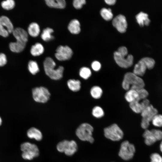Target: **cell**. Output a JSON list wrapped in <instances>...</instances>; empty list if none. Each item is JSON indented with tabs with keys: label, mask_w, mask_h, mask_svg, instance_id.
I'll return each mask as SVG.
<instances>
[{
	"label": "cell",
	"mask_w": 162,
	"mask_h": 162,
	"mask_svg": "<svg viewBox=\"0 0 162 162\" xmlns=\"http://www.w3.org/2000/svg\"><path fill=\"white\" fill-rule=\"evenodd\" d=\"M151 162H162V157L158 153H154L150 156Z\"/></svg>",
	"instance_id": "d590c367"
},
{
	"label": "cell",
	"mask_w": 162,
	"mask_h": 162,
	"mask_svg": "<svg viewBox=\"0 0 162 162\" xmlns=\"http://www.w3.org/2000/svg\"><path fill=\"white\" fill-rule=\"evenodd\" d=\"M145 83L143 80L133 72L126 73L122 82V87L125 90L130 89L136 90L144 88Z\"/></svg>",
	"instance_id": "7a4b0ae2"
},
{
	"label": "cell",
	"mask_w": 162,
	"mask_h": 162,
	"mask_svg": "<svg viewBox=\"0 0 162 162\" xmlns=\"http://www.w3.org/2000/svg\"><path fill=\"white\" fill-rule=\"evenodd\" d=\"M136 18L137 22L141 27L148 26L150 22L148 15L143 12H140L137 14L136 16Z\"/></svg>",
	"instance_id": "2e32d148"
},
{
	"label": "cell",
	"mask_w": 162,
	"mask_h": 162,
	"mask_svg": "<svg viewBox=\"0 0 162 162\" xmlns=\"http://www.w3.org/2000/svg\"><path fill=\"white\" fill-rule=\"evenodd\" d=\"M157 141L162 139V131L159 129H152L151 130Z\"/></svg>",
	"instance_id": "8d00e7d4"
},
{
	"label": "cell",
	"mask_w": 162,
	"mask_h": 162,
	"mask_svg": "<svg viewBox=\"0 0 162 162\" xmlns=\"http://www.w3.org/2000/svg\"><path fill=\"white\" fill-rule=\"evenodd\" d=\"M102 93V90L99 86H94L91 89V94L92 96L94 99L100 98L101 97Z\"/></svg>",
	"instance_id": "4316f807"
},
{
	"label": "cell",
	"mask_w": 162,
	"mask_h": 162,
	"mask_svg": "<svg viewBox=\"0 0 162 162\" xmlns=\"http://www.w3.org/2000/svg\"><path fill=\"white\" fill-rule=\"evenodd\" d=\"M114 58L117 64L122 68H128L133 64L134 57L131 54L123 55L116 51L114 53Z\"/></svg>",
	"instance_id": "30bf717a"
},
{
	"label": "cell",
	"mask_w": 162,
	"mask_h": 162,
	"mask_svg": "<svg viewBox=\"0 0 162 162\" xmlns=\"http://www.w3.org/2000/svg\"><path fill=\"white\" fill-rule=\"evenodd\" d=\"M125 98L127 101L131 103L138 98V94L137 90L130 89L127 90L125 94Z\"/></svg>",
	"instance_id": "603a6c76"
},
{
	"label": "cell",
	"mask_w": 162,
	"mask_h": 162,
	"mask_svg": "<svg viewBox=\"0 0 162 162\" xmlns=\"http://www.w3.org/2000/svg\"><path fill=\"white\" fill-rule=\"evenodd\" d=\"M79 74L80 76L82 78L87 79L91 76L92 73L89 68L83 67L80 69Z\"/></svg>",
	"instance_id": "1f68e13d"
},
{
	"label": "cell",
	"mask_w": 162,
	"mask_h": 162,
	"mask_svg": "<svg viewBox=\"0 0 162 162\" xmlns=\"http://www.w3.org/2000/svg\"><path fill=\"white\" fill-rule=\"evenodd\" d=\"M68 28L72 34H79L81 30L79 22L76 19L71 20L69 24Z\"/></svg>",
	"instance_id": "44dd1931"
},
{
	"label": "cell",
	"mask_w": 162,
	"mask_h": 162,
	"mask_svg": "<svg viewBox=\"0 0 162 162\" xmlns=\"http://www.w3.org/2000/svg\"><path fill=\"white\" fill-rule=\"evenodd\" d=\"M53 32V30L50 28L47 27L43 30L41 34V38L44 41H48L54 38L51 34Z\"/></svg>",
	"instance_id": "484cf974"
},
{
	"label": "cell",
	"mask_w": 162,
	"mask_h": 162,
	"mask_svg": "<svg viewBox=\"0 0 162 162\" xmlns=\"http://www.w3.org/2000/svg\"><path fill=\"white\" fill-rule=\"evenodd\" d=\"M56 66L55 62L50 57H47L44 61V68L46 75L52 79L58 80L63 76L64 68L62 66H59L55 69Z\"/></svg>",
	"instance_id": "3957f363"
},
{
	"label": "cell",
	"mask_w": 162,
	"mask_h": 162,
	"mask_svg": "<svg viewBox=\"0 0 162 162\" xmlns=\"http://www.w3.org/2000/svg\"><path fill=\"white\" fill-rule=\"evenodd\" d=\"M20 149L22 152V157L25 160H32L39 155V148L35 144L24 142L21 145Z\"/></svg>",
	"instance_id": "5b68a950"
},
{
	"label": "cell",
	"mask_w": 162,
	"mask_h": 162,
	"mask_svg": "<svg viewBox=\"0 0 162 162\" xmlns=\"http://www.w3.org/2000/svg\"><path fill=\"white\" fill-rule=\"evenodd\" d=\"M15 2L13 0H7L2 1L1 6L4 9L9 10L13 9L15 7Z\"/></svg>",
	"instance_id": "d6a6232c"
},
{
	"label": "cell",
	"mask_w": 162,
	"mask_h": 162,
	"mask_svg": "<svg viewBox=\"0 0 162 162\" xmlns=\"http://www.w3.org/2000/svg\"><path fill=\"white\" fill-rule=\"evenodd\" d=\"M93 127L90 124L84 123L80 125L76 130V134L78 138L84 141L93 143L94 139L92 136Z\"/></svg>",
	"instance_id": "277c9868"
},
{
	"label": "cell",
	"mask_w": 162,
	"mask_h": 162,
	"mask_svg": "<svg viewBox=\"0 0 162 162\" xmlns=\"http://www.w3.org/2000/svg\"><path fill=\"white\" fill-rule=\"evenodd\" d=\"M142 136L144 139V142L147 146L152 145L157 141L151 130H145Z\"/></svg>",
	"instance_id": "d6986e66"
},
{
	"label": "cell",
	"mask_w": 162,
	"mask_h": 162,
	"mask_svg": "<svg viewBox=\"0 0 162 162\" xmlns=\"http://www.w3.org/2000/svg\"><path fill=\"white\" fill-rule=\"evenodd\" d=\"M12 33L16 40L15 42H12L10 43V49L13 52H21L25 48L28 41L27 33L24 29L18 27L14 29Z\"/></svg>",
	"instance_id": "6da1fadb"
},
{
	"label": "cell",
	"mask_w": 162,
	"mask_h": 162,
	"mask_svg": "<svg viewBox=\"0 0 162 162\" xmlns=\"http://www.w3.org/2000/svg\"><path fill=\"white\" fill-rule=\"evenodd\" d=\"M86 3V1L85 0H74L73 2V5L76 9H80Z\"/></svg>",
	"instance_id": "74e56055"
},
{
	"label": "cell",
	"mask_w": 162,
	"mask_h": 162,
	"mask_svg": "<svg viewBox=\"0 0 162 162\" xmlns=\"http://www.w3.org/2000/svg\"><path fill=\"white\" fill-rule=\"evenodd\" d=\"M92 114L95 117L100 118L104 115V112L103 109L100 106H96L94 107L92 110Z\"/></svg>",
	"instance_id": "4dcf8cb0"
},
{
	"label": "cell",
	"mask_w": 162,
	"mask_h": 162,
	"mask_svg": "<svg viewBox=\"0 0 162 162\" xmlns=\"http://www.w3.org/2000/svg\"><path fill=\"white\" fill-rule=\"evenodd\" d=\"M28 68L29 72L33 75L36 74L39 70L37 62L33 60H30L28 62Z\"/></svg>",
	"instance_id": "f1b7e54d"
},
{
	"label": "cell",
	"mask_w": 162,
	"mask_h": 162,
	"mask_svg": "<svg viewBox=\"0 0 162 162\" xmlns=\"http://www.w3.org/2000/svg\"><path fill=\"white\" fill-rule=\"evenodd\" d=\"M151 122L153 125L157 127H162V115L157 114L152 118Z\"/></svg>",
	"instance_id": "836d02e7"
},
{
	"label": "cell",
	"mask_w": 162,
	"mask_h": 162,
	"mask_svg": "<svg viewBox=\"0 0 162 162\" xmlns=\"http://www.w3.org/2000/svg\"><path fill=\"white\" fill-rule=\"evenodd\" d=\"M137 91L138 94V97L136 100H141L146 99L148 95V92L144 88L137 90Z\"/></svg>",
	"instance_id": "e575fe53"
},
{
	"label": "cell",
	"mask_w": 162,
	"mask_h": 162,
	"mask_svg": "<svg viewBox=\"0 0 162 162\" xmlns=\"http://www.w3.org/2000/svg\"><path fill=\"white\" fill-rule=\"evenodd\" d=\"M160 151L162 152V141L161 142L160 145Z\"/></svg>",
	"instance_id": "7bdbcfd3"
},
{
	"label": "cell",
	"mask_w": 162,
	"mask_h": 162,
	"mask_svg": "<svg viewBox=\"0 0 162 162\" xmlns=\"http://www.w3.org/2000/svg\"><path fill=\"white\" fill-rule=\"evenodd\" d=\"M104 135L106 138L113 141H119L124 136L123 131L116 124H112L104 130Z\"/></svg>",
	"instance_id": "8992f818"
},
{
	"label": "cell",
	"mask_w": 162,
	"mask_h": 162,
	"mask_svg": "<svg viewBox=\"0 0 162 162\" xmlns=\"http://www.w3.org/2000/svg\"><path fill=\"white\" fill-rule=\"evenodd\" d=\"M116 1V0H105V2L108 4L113 5L114 4Z\"/></svg>",
	"instance_id": "b9f144b4"
},
{
	"label": "cell",
	"mask_w": 162,
	"mask_h": 162,
	"mask_svg": "<svg viewBox=\"0 0 162 162\" xmlns=\"http://www.w3.org/2000/svg\"><path fill=\"white\" fill-rule=\"evenodd\" d=\"M140 113L142 118V120L150 122L153 117L158 113V111L153 106L150 104Z\"/></svg>",
	"instance_id": "9a60e30c"
},
{
	"label": "cell",
	"mask_w": 162,
	"mask_h": 162,
	"mask_svg": "<svg viewBox=\"0 0 162 162\" xmlns=\"http://www.w3.org/2000/svg\"><path fill=\"white\" fill-rule=\"evenodd\" d=\"M120 54L124 56H127L128 54V51L126 47L124 46H122L119 47L118 51H117Z\"/></svg>",
	"instance_id": "60d3db41"
},
{
	"label": "cell",
	"mask_w": 162,
	"mask_h": 162,
	"mask_svg": "<svg viewBox=\"0 0 162 162\" xmlns=\"http://www.w3.org/2000/svg\"><path fill=\"white\" fill-rule=\"evenodd\" d=\"M13 25L7 16H2L0 17V35L4 37L8 36L14 30Z\"/></svg>",
	"instance_id": "8fae6325"
},
{
	"label": "cell",
	"mask_w": 162,
	"mask_h": 162,
	"mask_svg": "<svg viewBox=\"0 0 162 162\" xmlns=\"http://www.w3.org/2000/svg\"><path fill=\"white\" fill-rule=\"evenodd\" d=\"M92 69L95 71H98L101 67L100 63L97 61H94L92 62L91 65Z\"/></svg>",
	"instance_id": "f35d334b"
},
{
	"label": "cell",
	"mask_w": 162,
	"mask_h": 162,
	"mask_svg": "<svg viewBox=\"0 0 162 162\" xmlns=\"http://www.w3.org/2000/svg\"><path fill=\"white\" fill-rule=\"evenodd\" d=\"M100 14L103 18L106 21L110 20L112 18L113 16L110 8L107 9L103 8L101 10Z\"/></svg>",
	"instance_id": "83f0119b"
},
{
	"label": "cell",
	"mask_w": 162,
	"mask_h": 162,
	"mask_svg": "<svg viewBox=\"0 0 162 162\" xmlns=\"http://www.w3.org/2000/svg\"><path fill=\"white\" fill-rule=\"evenodd\" d=\"M29 34L33 37L38 36L40 32V28L39 25L36 22H32L29 25L28 28Z\"/></svg>",
	"instance_id": "7402d4cb"
},
{
	"label": "cell",
	"mask_w": 162,
	"mask_h": 162,
	"mask_svg": "<svg viewBox=\"0 0 162 162\" xmlns=\"http://www.w3.org/2000/svg\"><path fill=\"white\" fill-rule=\"evenodd\" d=\"M141 60L143 62L147 69H151L154 67L155 62L153 58L149 57H145L142 58Z\"/></svg>",
	"instance_id": "f546056e"
},
{
	"label": "cell",
	"mask_w": 162,
	"mask_h": 162,
	"mask_svg": "<svg viewBox=\"0 0 162 162\" xmlns=\"http://www.w3.org/2000/svg\"><path fill=\"white\" fill-rule=\"evenodd\" d=\"M45 1L47 5L51 8L63 9L66 5V3L64 0H46Z\"/></svg>",
	"instance_id": "ffe728a7"
},
{
	"label": "cell",
	"mask_w": 162,
	"mask_h": 162,
	"mask_svg": "<svg viewBox=\"0 0 162 162\" xmlns=\"http://www.w3.org/2000/svg\"><path fill=\"white\" fill-rule=\"evenodd\" d=\"M44 50L43 45L40 43H37L32 46L30 52L33 56H38L42 54Z\"/></svg>",
	"instance_id": "cb8c5ba5"
},
{
	"label": "cell",
	"mask_w": 162,
	"mask_h": 162,
	"mask_svg": "<svg viewBox=\"0 0 162 162\" xmlns=\"http://www.w3.org/2000/svg\"><path fill=\"white\" fill-rule=\"evenodd\" d=\"M67 85L69 88L73 92L79 91L81 88V83L78 80L70 79L68 81Z\"/></svg>",
	"instance_id": "d4e9b609"
},
{
	"label": "cell",
	"mask_w": 162,
	"mask_h": 162,
	"mask_svg": "<svg viewBox=\"0 0 162 162\" xmlns=\"http://www.w3.org/2000/svg\"><path fill=\"white\" fill-rule=\"evenodd\" d=\"M150 104L149 100L146 98L141 100H136L130 103L129 106L134 112L139 113Z\"/></svg>",
	"instance_id": "5bb4252c"
},
{
	"label": "cell",
	"mask_w": 162,
	"mask_h": 162,
	"mask_svg": "<svg viewBox=\"0 0 162 162\" xmlns=\"http://www.w3.org/2000/svg\"><path fill=\"white\" fill-rule=\"evenodd\" d=\"M57 150L64 153L68 156H71L77 151L78 146L76 142L74 140H65L59 142L56 146Z\"/></svg>",
	"instance_id": "52a82bcc"
},
{
	"label": "cell",
	"mask_w": 162,
	"mask_h": 162,
	"mask_svg": "<svg viewBox=\"0 0 162 162\" xmlns=\"http://www.w3.org/2000/svg\"><path fill=\"white\" fill-rule=\"evenodd\" d=\"M113 26L120 32H125L127 28V23L125 16L122 14L116 16L113 20Z\"/></svg>",
	"instance_id": "4fadbf2b"
},
{
	"label": "cell",
	"mask_w": 162,
	"mask_h": 162,
	"mask_svg": "<svg viewBox=\"0 0 162 162\" xmlns=\"http://www.w3.org/2000/svg\"><path fill=\"white\" fill-rule=\"evenodd\" d=\"M27 135L30 139H34L37 141L41 140L43 135L41 132L38 129L34 127H32L27 131Z\"/></svg>",
	"instance_id": "e0dca14e"
},
{
	"label": "cell",
	"mask_w": 162,
	"mask_h": 162,
	"mask_svg": "<svg viewBox=\"0 0 162 162\" xmlns=\"http://www.w3.org/2000/svg\"><path fill=\"white\" fill-rule=\"evenodd\" d=\"M7 62V59L6 55L3 53H0V67L4 65Z\"/></svg>",
	"instance_id": "ab89813d"
},
{
	"label": "cell",
	"mask_w": 162,
	"mask_h": 162,
	"mask_svg": "<svg viewBox=\"0 0 162 162\" xmlns=\"http://www.w3.org/2000/svg\"><path fill=\"white\" fill-rule=\"evenodd\" d=\"M55 56L59 61H63L69 59L72 57L73 52L67 46H59L56 50Z\"/></svg>",
	"instance_id": "7c38bea8"
},
{
	"label": "cell",
	"mask_w": 162,
	"mask_h": 162,
	"mask_svg": "<svg viewBox=\"0 0 162 162\" xmlns=\"http://www.w3.org/2000/svg\"><path fill=\"white\" fill-rule=\"evenodd\" d=\"M147 69V68L143 62L140 59L135 65L133 73L139 76H141L144 75Z\"/></svg>",
	"instance_id": "ac0fdd59"
},
{
	"label": "cell",
	"mask_w": 162,
	"mask_h": 162,
	"mask_svg": "<svg viewBox=\"0 0 162 162\" xmlns=\"http://www.w3.org/2000/svg\"><path fill=\"white\" fill-rule=\"evenodd\" d=\"M2 119L1 117H0V126L2 124Z\"/></svg>",
	"instance_id": "ee69618b"
},
{
	"label": "cell",
	"mask_w": 162,
	"mask_h": 162,
	"mask_svg": "<svg viewBox=\"0 0 162 162\" xmlns=\"http://www.w3.org/2000/svg\"><path fill=\"white\" fill-rule=\"evenodd\" d=\"M33 97L38 102L45 103L49 99L50 93L48 89L44 87H36L32 90Z\"/></svg>",
	"instance_id": "9c48e42d"
},
{
	"label": "cell",
	"mask_w": 162,
	"mask_h": 162,
	"mask_svg": "<svg viewBox=\"0 0 162 162\" xmlns=\"http://www.w3.org/2000/svg\"><path fill=\"white\" fill-rule=\"evenodd\" d=\"M135 151L134 145L128 141L125 140L121 143L118 155L122 159L129 160L133 158Z\"/></svg>",
	"instance_id": "ba28073f"
}]
</instances>
